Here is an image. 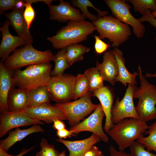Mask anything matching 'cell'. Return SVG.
Listing matches in <instances>:
<instances>
[{
    "label": "cell",
    "mask_w": 156,
    "mask_h": 156,
    "mask_svg": "<svg viewBox=\"0 0 156 156\" xmlns=\"http://www.w3.org/2000/svg\"><path fill=\"white\" fill-rule=\"evenodd\" d=\"M95 30V27L92 22L85 20L69 21L67 25L61 27L55 35L48 37L47 39L51 43L54 48L61 49L86 40Z\"/></svg>",
    "instance_id": "6da1fadb"
},
{
    "label": "cell",
    "mask_w": 156,
    "mask_h": 156,
    "mask_svg": "<svg viewBox=\"0 0 156 156\" xmlns=\"http://www.w3.org/2000/svg\"><path fill=\"white\" fill-rule=\"evenodd\" d=\"M148 126L140 119H125L114 124L107 133L118 145L119 151H124L143 136Z\"/></svg>",
    "instance_id": "7a4b0ae2"
},
{
    "label": "cell",
    "mask_w": 156,
    "mask_h": 156,
    "mask_svg": "<svg viewBox=\"0 0 156 156\" xmlns=\"http://www.w3.org/2000/svg\"><path fill=\"white\" fill-rule=\"evenodd\" d=\"M51 64L47 62L28 66L23 70H15L13 75L14 85L27 92L46 85L51 77Z\"/></svg>",
    "instance_id": "3957f363"
},
{
    "label": "cell",
    "mask_w": 156,
    "mask_h": 156,
    "mask_svg": "<svg viewBox=\"0 0 156 156\" xmlns=\"http://www.w3.org/2000/svg\"><path fill=\"white\" fill-rule=\"evenodd\" d=\"M138 71L140 86L134 91L133 98L138 99L135 109L140 119L146 122L156 118V87L143 75L140 65Z\"/></svg>",
    "instance_id": "277c9868"
},
{
    "label": "cell",
    "mask_w": 156,
    "mask_h": 156,
    "mask_svg": "<svg viewBox=\"0 0 156 156\" xmlns=\"http://www.w3.org/2000/svg\"><path fill=\"white\" fill-rule=\"evenodd\" d=\"M54 55L50 50L40 51L28 43L20 48L16 49L3 62L7 68L14 71L25 66L49 62L53 61Z\"/></svg>",
    "instance_id": "5b68a950"
},
{
    "label": "cell",
    "mask_w": 156,
    "mask_h": 156,
    "mask_svg": "<svg viewBox=\"0 0 156 156\" xmlns=\"http://www.w3.org/2000/svg\"><path fill=\"white\" fill-rule=\"evenodd\" d=\"M101 39L107 38L113 47H118L127 41L132 35L129 25L112 16L98 18L92 22Z\"/></svg>",
    "instance_id": "8992f818"
},
{
    "label": "cell",
    "mask_w": 156,
    "mask_h": 156,
    "mask_svg": "<svg viewBox=\"0 0 156 156\" xmlns=\"http://www.w3.org/2000/svg\"><path fill=\"white\" fill-rule=\"evenodd\" d=\"M92 95L91 92L89 91L85 95L74 101L56 103L54 105L62 110L72 127L79 123L98 107L99 104L92 102Z\"/></svg>",
    "instance_id": "52a82bcc"
},
{
    "label": "cell",
    "mask_w": 156,
    "mask_h": 156,
    "mask_svg": "<svg viewBox=\"0 0 156 156\" xmlns=\"http://www.w3.org/2000/svg\"><path fill=\"white\" fill-rule=\"evenodd\" d=\"M75 77L70 74L51 77L46 85L51 99L57 103H63L72 99Z\"/></svg>",
    "instance_id": "ba28073f"
},
{
    "label": "cell",
    "mask_w": 156,
    "mask_h": 156,
    "mask_svg": "<svg viewBox=\"0 0 156 156\" xmlns=\"http://www.w3.org/2000/svg\"><path fill=\"white\" fill-rule=\"evenodd\" d=\"M104 1L115 18L132 27L133 33L137 38H140L143 36L145 27L139 19L135 18L131 14L130 5L124 0H105Z\"/></svg>",
    "instance_id": "9c48e42d"
},
{
    "label": "cell",
    "mask_w": 156,
    "mask_h": 156,
    "mask_svg": "<svg viewBox=\"0 0 156 156\" xmlns=\"http://www.w3.org/2000/svg\"><path fill=\"white\" fill-rule=\"evenodd\" d=\"M137 88L135 85L128 84L123 98L120 101L119 98L116 99L111 112L113 124L127 118L140 119L133 101V92Z\"/></svg>",
    "instance_id": "30bf717a"
},
{
    "label": "cell",
    "mask_w": 156,
    "mask_h": 156,
    "mask_svg": "<svg viewBox=\"0 0 156 156\" xmlns=\"http://www.w3.org/2000/svg\"><path fill=\"white\" fill-rule=\"evenodd\" d=\"M105 116L100 103L93 112L88 117L70 129L72 133L77 134L82 131L92 133L103 142L107 143L109 137L104 132L102 126V121Z\"/></svg>",
    "instance_id": "8fae6325"
},
{
    "label": "cell",
    "mask_w": 156,
    "mask_h": 156,
    "mask_svg": "<svg viewBox=\"0 0 156 156\" xmlns=\"http://www.w3.org/2000/svg\"><path fill=\"white\" fill-rule=\"evenodd\" d=\"M0 115V137H3L10 130L32 125H43L42 121L33 118L21 112H3Z\"/></svg>",
    "instance_id": "7c38bea8"
},
{
    "label": "cell",
    "mask_w": 156,
    "mask_h": 156,
    "mask_svg": "<svg viewBox=\"0 0 156 156\" xmlns=\"http://www.w3.org/2000/svg\"><path fill=\"white\" fill-rule=\"evenodd\" d=\"M49 7L50 18L60 22L65 23L69 21H81L86 18L79 10L72 6L69 2L60 0L59 4L51 5Z\"/></svg>",
    "instance_id": "4fadbf2b"
},
{
    "label": "cell",
    "mask_w": 156,
    "mask_h": 156,
    "mask_svg": "<svg viewBox=\"0 0 156 156\" xmlns=\"http://www.w3.org/2000/svg\"><path fill=\"white\" fill-rule=\"evenodd\" d=\"M23 112L33 118L47 123H51L57 119L67 120L62 110L50 103L35 107H27Z\"/></svg>",
    "instance_id": "5bb4252c"
},
{
    "label": "cell",
    "mask_w": 156,
    "mask_h": 156,
    "mask_svg": "<svg viewBox=\"0 0 156 156\" xmlns=\"http://www.w3.org/2000/svg\"><path fill=\"white\" fill-rule=\"evenodd\" d=\"M11 25L10 21L7 19L3 26L0 28L2 38L0 45V58L1 61L4 62L10 54L18 47L25 45L27 42L18 36L12 35L9 30V26Z\"/></svg>",
    "instance_id": "9a60e30c"
},
{
    "label": "cell",
    "mask_w": 156,
    "mask_h": 156,
    "mask_svg": "<svg viewBox=\"0 0 156 156\" xmlns=\"http://www.w3.org/2000/svg\"><path fill=\"white\" fill-rule=\"evenodd\" d=\"M101 63L96 61V67L99 71L104 81L112 86L116 83V78L118 73V67L113 50L106 51L103 57Z\"/></svg>",
    "instance_id": "2e32d148"
},
{
    "label": "cell",
    "mask_w": 156,
    "mask_h": 156,
    "mask_svg": "<svg viewBox=\"0 0 156 156\" xmlns=\"http://www.w3.org/2000/svg\"><path fill=\"white\" fill-rule=\"evenodd\" d=\"M92 92V96L96 97L99 100L105 113V121L104 129L107 133L114 124L112 121L111 114L114 101L113 94L108 87L104 86Z\"/></svg>",
    "instance_id": "e0dca14e"
},
{
    "label": "cell",
    "mask_w": 156,
    "mask_h": 156,
    "mask_svg": "<svg viewBox=\"0 0 156 156\" xmlns=\"http://www.w3.org/2000/svg\"><path fill=\"white\" fill-rule=\"evenodd\" d=\"M14 71L7 68L3 62H0V112L9 111L7 100L10 90L15 88L13 75Z\"/></svg>",
    "instance_id": "ac0fdd59"
},
{
    "label": "cell",
    "mask_w": 156,
    "mask_h": 156,
    "mask_svg": "<svg viewBox=\"0 0 156 156\" xmlns=\"http://www.w3.org/2000/svg\"><path fill=\"white\" fill-rule=\"evenodd\" d=\"M24 9H14L11 12L5 13L4 16L10 21L11 25L18 36L27 43H32L33 37L24 17Z\"/></svg>",
    "instance_id": "d6986e66"
},
{
    "label": "cell",
    "mask_w": 156,
    "mask_h": 156,
    "mask_svg": "<svg viewBox=\"0 0 156 156\" xmlns=\"http://www.w3.org/2000/svg\"><path fill=\"white\" fill-rule=\"evenodd\" d=\"M56 140L64 145L69 152L68 156H83L85 153L93 146L101 140L93 133L90 137L82 140L69 141L59 138Z\"/></svg>",
    "instance_id": "ffe728a7"
},
{
    "label": "cell",
    "mask_w": 156,
    "mask_h": 156,
    "mask_svg": "<svg viewBox=\"0 0 156 156\" xmlns=\"http://www.w3.org/2000/svg\"><path fill=\"white\" fill-rule=\"evenodd\" d=\"M44 131V129L39 125H33L30 128L23 129L16 128L14 130L9 132L8 136L0 140V147L7 152L15 143L22 140L28 135Z\"/></svg>",
    "instance_id": "44dd1931"
},
{
    "label": "cell",
    "mask_w": 156,
    "mask_h": 156,
    "mask_svg": "<svg viewBox=\"0 0 156 156\" xmlns=\"http://www.w3.org/2000/svg\"><path fill=\"white\" fill-rule=\"evenodd\" d=\"M29 103L26 92L18 88H12L10 90L7 100L9 111L23 112L28 107Z\"/></svg>",
    "instance_id": "7402d4cb"
},
{
    "label": "cell",
    "mask_w": 156,
    "mask_h": 156,
    "mask_svg": "<svg viewBox=\"0 0 156 156\" xmlns=\"http://www.w3.org/2000/svg\"><path fill=\"white\" fill-rule=\"evenodd\" d=\"M113 50L118 67V73L116 79V82H120L124 85L127 83L135 85L137 84L136 79L138 76V72L130 73L125 66V59L123 57L122 52L117 47H114Z\"/></svg>",
    "instance_id": "603a6c76"
},
{
    "label": "cell",
    "mask_w": 156,
    "mask_h": 156,
    "mask_svg": "<svg viewBox=\"0 0 156 156\" xmlns=\"http://www.w3.org/2000/svg\"><path fill=\"white\" fill-rule=\"evenodd\" d=\"M27 93L29 100L28 107H35L49 103L51 99L46 85L30 90Z\"/></svg>",
    "instance_id": "cb8c5ba5"
},
{
    "label": "cell",
    "mask_w": 156,
    "mask_h": 156,
    "mask_svg": "<svg viewBox=\"0 0 156 156\" xmlns=\"http://www.w3.org/2000/svg\"><path fill=\"white\" fill-rule=\"evenodd\" d=\"M66 57L70 66L74 63L82 60L85 53L90 51V48L81 44H71L66 47Z\"/></svg>",
    "instance_id": "d4e9b609"
},
{
    "label": "cell",
    "mask_w": 156,
    "mask_h": 156,
    "mask_svg": "<svg viewBox=\"0 0 156 156\" xmlns=\"http://www.w3.org/2000/svg\"><path fill=\"white\" fill-rule=\"evenodd\" d=\"M66 52V48H64L61 49L54 55L53 61L55 65L51 73V77L62 75L64 71L70 66L67 60Z\"/></svg>",
    "instance_id": "484cf974"
},
{
    "label": "cell",
    "mask_w": 156,
    "mask_h": 156,
    "mask_svg": "<svg viewBox=\"0 0 156 156\" xmlns=\"http://www.w3.org/2000/svg\"><path fill=\"white\" fill-rule=\"evenodd\" d=\"M84 74L89 83V90L93 92L104 86V80L99 70L96 67L87 69Z\"/></svg>",
    "instance_id": "4316f807"
},
{
    "label": "cell",
    "mask_w": 156,
    "mask_h": 156,
    "mask_svg": "<svg viewBox=\"0 0 156 156\" xmlns=\"http://www.w3.org/2000/svg\"><path fill=\"white\" fill-rule=\"evenodd\" d=\"M154 122L148 126L145 134L148 135L144 136L137 141L143 144L149 152L153 151L156 153V118Z\"/></svg>",
    "instance_id": "83f0119b"
},
{
    "label": "cell",
    "mask_w": 156,
    "mask_h": 156,
    "mask_svg": "<svg viewBox=\"0 0 156 156\" xmlns=\"http://www.w3.org/2000/svg\"><path fill=\"white\" fill-rule=\"evenodd\" d=\"M88 81L84 74H79L75 77L72 99L77 100L85 95L89 91Z\"/></svg>",
    "instance_id": "f1b7e54d"
},
{
    "label": "cell",
    "mask_w": 156,
    "mask_h": 156,
    "mask_svg": "<svg viewBox=\"0 0 156 156\" xmlns=\"http://www.w3.org/2000/svg\"><path fill=\"white\" fill-rule=\"evenodd\" d=\"M133 6L135 12H138L142 15L147 10L153 12L156 11V0H129Z\"/></svg>",
    "instance_id": "f546056e"
},
{
    "label": "cell",
    "mask_w": 156,
    "mask_h": 156,
    "mask_svg": "<svg viewBox=\"0 0 156 156\" xmlns=\"http://www.w3.org/2000/svg\"><path fill=\"white\" fill-rule=\"evenodd\" d=\"M70 2L78 8L82 12L83 16L92 22L96 21L98 18L95 15L90 13L88 7L90 1L88 0H72Z\"/></svg>",
    "instance_id": "4dcf8cb0"
},
{
    "label": "cell",
    "mask_w": 156,
    "mask_h": 156,
    "mask_svg": "<svg viewBox=\"0 0 156 156\" xmlns=\"http://www.w3.org/2000/svg\"><path fill=\"white\" fill-rule=\"evenodd\" d=\"M40 146L41 149L36 154V156H58L60 153L54 145L49 144L45 138L41 139Z\"/></svg>",
    "instance_id": "1f68e13d"
},
{
    "label": "cell",
    "mask_w": 156,
    "mask_h": 156,
    "mask_svg": "<svg viewBox=\"0 0 156 156\" xmlns=\"http://www.w3.org/2000/svg\"><path fill=\"white\" fill-rule=\"evenodd\" d=\"M129 148L131 156H156V154L146 150L145 146L137 141L134 142Z\"/></svg>",
    "instance_id": "d6a6232c"
},
{
    "label": "cell",
    "mask_w": 156,
    "mask_h": 156,
    "mask_svg": "<svg viewBox=\"0 0 156 156\" xmlns=\"http://www.w3.org/2000/svg\"><path fill=\"white\" fill-rule=\"evenodd\" d=\"M25 1L26 3L24 11L23 16L27 24L28 28L29 29L35 18V13L34 8L31 6V4L27 2L26 0Z\"/></svg>",
    "instance_id": "836d02e7"
},
{
    "label": "cell",
    "mask_w": 156,
    "mask_h": 156,
    "mask_svg": "<svg viewBox=\"0 0 156 156\" xmlns=\"http://www.w3.org/2000/svg\"><path fill=\"white\" fill-rule=\"evenodd\" d=\"M95 40L94 49L95 52L98 54H100L106 51L107 49L111 46L108 43H106L97 35L93 36Z\"/></svg>",
    "instance_id": "e575fe53"
},
{
    "label": "cell",
    "mask_w": 156,
    "mask_h": 156,
    "mask_svg": "<svg viewBox=\"0 0 156 156\" xmlns=\"http://www.w3.org/2000/svg\"><path fill=\"white\" fill-rule=\"evenodd\" d=\"M18 0H0V14L2 15L9 9L13 10Z\"/></svg>",
    "instance_id": "d590c367"
},
{
    "label": "cell",
    "mask_w": 156,
    "mask_h": 156,
    "mask_svg": "<svg viewBox=\"0 0 156 156\" xmlns=\"http://www.w3.org/2000/svg\"><path fill=\"white\" fill-rule=\"evenodd\" d=\"M139 20L141 23L147 22L156 28V19L152 16L149 10H146L142 16L140 18Z\"/></svg>",
    "instance_id": "8d00e7d4"
},
{
    "label": "cell",
    "mask_w": 156,
    "mask_h": 156,
    "mask_svg": "<svg viewBox=\"0 0 156 156\" xmlns=\"http://www.w3.org/2000/svg\"><path fill=\"white\" fill-rule=\"evenodd\" d=\"M103 155L99 148L96 146H92L84 154L83 156H103Z\"/></svg>",
    "instance_id": "74e56055"
},
{
    "label": "cell",
    "mask_w": 156,
    "mask_h": 156,
    "mask_svg": "<svg viewBox=\"0 0 156 156\" xmlns=\"http://www.w3.org/2000/svg\"><path fill=\"white\" fill-rule=\"evenodd\" d=\"M56 135L60 139H66L68 137L70 138L72 136L75 135L70 130H68L66 128L62 129L57 131Z\"/></svg>",
    "instance_id": "f35d334b"
},
{
    "label": "cell",
    "mask_w": 156,
    "mask_h": 156,
    "mask_svg": "<svg viewBox=\"0 0 156 156\" xmlns=\"http://www.w3.org/2000/svg\"><path fill=\"white\" fill-rule=\"evenodd\" d=\"M109 156H131L129 154L124 151H117L113 146H111L109 148Z\"/></svg>",
    "instance_id": "ab89813d"
},
{
    "label": "cell",
    "mask_w": 156,
    "mask_h": 156,
    "mask_svg": "<svg viewBox=\"0 0 156 156\" xmlns=\"http://www.w3.org/2000/svg\"><path fill=\"white\" fill-rule=\"evenodd\" d=\"M53 122V127L57 131L66 128L65 124L62 120L57 119L54 120Z\"/></svg>",
    "instance_id": "60d3db41"
},
{
    "label": "cell",
    "mask_w": 156,
    "mask_h": 156,
    "mask_svg": "<svg viewBox=\"0 0 156 156\" xmlns=\"http://www.w3.org/2000/svg\"><path fill=\"white\" fill-rule=\"evenodd\" d=\"M35 147V146H33L28 149L23 148L18 154L16 156H23L29 151L33 149Z\"/></svg>",
    "instance_id": "b9f144b4"
},
{
    "label": "cell",
    "mask_w": 156,
    "mask_h": 156,
    "mask_svg": "<svg viewBox=\"0 0 156 156\" xmlns=\"http://www.w3.org/2000/svg\"><path fill=\"white\" fill-rule=\"evenodd\" d=\"M0 156H14V155L8 153L7 152L0 147Z\"/></svg>",
    "instance_id": "7bdbcfd3"
},
{
    "label": "cell",
    "mask_w": 156,
    "mask_h": 156,
    "mask_svg": "<svg viewBox=\"0 0 156 156\" xmlns=\"http://www.w3.org/2000/svg\"><path fill=\"white\" fill-rule=\"evenodd\" d=\"M155 40L156 41V36L155 37ZM145 77H155L156 78V73L154 74H151L150 73H147L145 74Z\"/></svg>",
    "instance_id": "ee69618b"
},
{
    "label": "cell",
    "mask_w": 156,
    "mask_h": 156,
    "mask_svg": "<svg viewBox=\"0 0 156 156\" xmlns=\"http://www.w3.org/2000/svg\"><path fill=\"white\" fill-rule=\"evenodd\" d=\"M58 156H66L65 150H64L61 153H60Z\"/></svg>",
    "instance_id": "f6af8a7d"
},
{
    "label": "cell",
    "mask_w": 156,
    "mask_h": 156,
    "mask_svg": "<svg viewBox=\"0 0 156 156\" xmlns=\"http://www.w3.org/2000/svg\"><path fill=\"white\" fill-rule=\"evenodd\" d=\"M151 14L153 17L156 18V11L151 12Z\"/></svg>",
    "instance_id": "bcb514c9"
},
{
    "label": "cell",
    "mask_w": 156,
    "mask_h": 156,
    "mask_svg": "<svg viewBox=\"0 0 156 156\" xmlns=\"http://www.w3.org/2000/svg\"><path fill=\"white\" fill-rule=\"evenodd\" d=\"M103 156H104V155H103Z\"/></svg>",
    "instance_id": "7dc6e473"
}]
</instances>
